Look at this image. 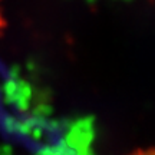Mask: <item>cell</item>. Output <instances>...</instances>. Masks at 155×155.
I'll return each mask as SVG.
<instances>
[{"instance_id":"obj_1","label":"cell","mask_w":155,"mask_h":155,"mask_svg":"<svg viewBox=\"0 0 155 155\" xmlns=\"http://www.w3.org/2000/svg\"><path fill=\"white\" fill-rule=\"evenodd\" d=\"M129 155H155L154 152V148H139V150L134 151V152H131Z\"/></svg>"},{"instance_id":"obj_2","label":"cell","mask_w":155,"mask_h":155,"mask_svg":"<svg viewBox=\"0 0 155 155\" xmlns=\"http://www.w3.org/2000/svg\"><path fill=\"white\" fill-rule=\"evenodd\" d=\"M5 28V19H3V15H2V6H0V30Z\"/></svg>"}]
</instances>
